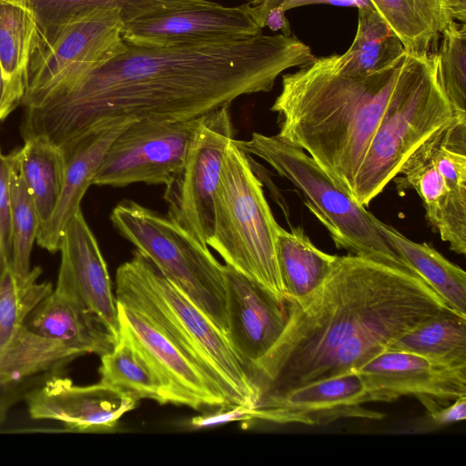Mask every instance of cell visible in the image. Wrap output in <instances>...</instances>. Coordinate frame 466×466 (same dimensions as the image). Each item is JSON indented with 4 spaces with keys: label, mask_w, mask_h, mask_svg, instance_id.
<instances>
[{
    "label": "cell",
    "mask_w": 466,
    "mask_h": 466,
    "mask_svg": "<svg viewBox=\"0 0 466 466\" xmlns=\"http://www.w3.org/2000/svg\"><path fill=\"white\" fill-rule=\"evenodd\" d=\"M310 48L283 34L126 48L67 88L25 107V138L61 148L116 121L197 118L244 95L268 92L285 70L309 64Z\"/></svg>",
    "instance_id": "1"
},
{
    "label": "cell",
    "mask_w": 466,
    "mask_h": 466,
    "mask_svg": "<svg viewBox=\"0 0 466 466\" xmlns=\"http://www.w3.org/2000/svg\"><path fill=\"white\" fill-rule=\"evenodd\" d=\"M287 303L286 328L252 377L262 395L356 370L449 307L415 273L353 254L337 256L302 302Z\"/></svg>",
    "instance_id": "2"
},
{
    "label": "cell",
    "mask_w": 466,
    "mask_h": 466,
    "mask_svg": "<svg viewBox=\"0 0 466 466\" xmlns=\"http://www.w3.org/2000/svg\"><path fill=\"white\" fill-rule=\"evenodd\" d=\"M404 56L369 76L344 73L336 54L284 75L271 106L279 119L277 136L305 151L351 196Z\"/></svg>",
    "instance_id": "3"
},
{
    "label": "cell",
    "mask_w": 466,
    "mask_h": 466,
    "mask_svg": "<svg viewBox=\"0 0 466 466\" xmlns=\"http://www.w3.org/2000/svg\"><path fill=\"white\" fill-rule=\"evenodd\" d=\"M117 302L157 322L205 370L230 406L255 408L262 393L220 330L136 249L116 274Z\"/></svg>",
    "instance_id": "4"
},
{
    "label": "cell",
    "mask_w": 466,
    "mask_h": 466,
    "mask_svg": "<svg viewBox=\"0 0 466 466\" xmlns=\"http://www.w3.org/2000/svg\"><path fill=\"white\" fill-rule=\"evenodd\" d=\"M457 115L437 76L436 54L405 53L401 67L355 178L351 197L367 207L406 159Z\"/></svg>",
    "instance_id": "5"
},
{
    "label": "cell",
    "mask_w": 466,
    "mask_h": 466,
    "mask_svg": "<svg viewBox=\"0 0 466 466\" xmlns=\"http://www.w3.org/2000/svg\"><path fill=\"white\" fill-rule=\"evenodd\" d=\"M277 223L248 154L234 139L228 146L214 197V226L208 246L232 267L285 301L277 260Z\"/></svg>",
    "instance_id": "6"
},
{
    "label": "cell",
    "mask_w": 466,
    "mask_h": 466,
    "mask_svg": "<svg viewBox=\"0 0 466 466\" xmlns=\"http://www.w3.org/2000/svg\"><path fill=\"white\" fill-rule=\"evenodd\" d=\"M234 143L247 154L266 161L299 189L339 248L410 270L380 231L378 218L337 186L301 148L277 135L259 133H253L249 140L234 139Z\"/></svg>",
    "instance_id": "7"
},
{
    "label": "cell",
    "mask_w": 466,
    "mask_h": 466,
    "mask_svg": "<svg viewBox=\"0 0 466 466\" xmlns=\"http://www.w3.org/2000/svg\"><path fill=\"white\" fill-rule=\"evenodd\" d=\"M110 219L122 237L227 333L224 266L208 247L201 245L167 216L132 200L118 203Z\"/></svg>",
    "instance_id": "8"
},
{
    "label": "cell",
    "mask_w": 466,
    "mask_h": 466,
    "mask_svg": "<svg viewBox=\"0 0 466 466\" xmlns=\"http://www.w3.org/2000/svg\"><path fill=\"white\" fill-rule=\"evenodd\" d=\"M125 25L120 10L98 8L44 35L28 66L21 104L31 106L67 88L123 52Z\"/></svg>",
    "instance_id": "9"
},
{
    "label": "cell",
    "mask_w": 466,
    "mask_h": 466,
    "mask_svg": "<svg viewBox=\"0 0 466 466\" xmlns=\"http://www.w3.org/2000/svg\"><path fill=\"white\" fill-rule=\"evenodd\" d=\"M233 136L229 106L202 116L182 166L165 185L167 217L204 247L212 236L215 192Z\"/></svg>",
    "instance_id": "10"
},
{
    "label": "cell",
    "mask_w": 466,
    "mask_h": 466,
    "mask_svg": "<svg viewBox=\"0 0 466 466\" xmlns=\"http://www.w3.org/2000/svg\"><path fill=\"white\" fill-rule=\"evenodd\" d=\"M201 117L129 124L107 148L92 185H167L182 166Z\"/></svg>",
    "instance_id": "11"
},
{
    "label": "cell",
    "mask_w": 466,
    "mask_h": 466,
    "mask_svg": "<svg viewBox=\"0 0 466 466\" xmlns=\"http://www.w3.org/2000/svg\"><path fill=\"white\" fill-rule=\"evenodd\" d=\"M377 402L356 370L318 380L284 391L261 396L251 410L252 420L277 424L326 425L341 419L381 420L385 414L364 408Z\"/></svg>",
    "instance_id": "12"
},
{
    "label": "cell",
    "mask_w": 466,
    "mask_h": 466,
    "mask_svg": "<svg viewBox=\"0 0 466 466\" xmlns=\"http://www.w3.org/2000/svg\"><path fill=\"white\" fill-rule=\"evenodd\" d=\"M223 266L227 296L226 336L252 379L286 328L288 303L232 267Z\"/></svg>",
    "instance_id": "13"
},
{
    "label": "cell",
    "mask_w": 466,
    "mask_h": 466,
    "mask_svg": "<svg viewBox=\"0 0 466 466\" xmlns=\"http://www.w3.org/2000/svg\"><path fill=\"white\" fill-rule=\"evenodd\" d=\"M118 319L127 324L154 361L167 389L168 403L198 411L231 407L201 366L153 319L117 302Z\"/></svg>",
    "instance_id": "14"
},
{
    "label": "cell",
    "mask_w": 466,
    "mask_h": 466,
    "mask_svg": "<svg viewBox=\"0 0 466 466\" xmlns=\"http://www.w3.org/2000/svg\"><path fill=\"white\" fill-rule=\"evenodd\" d=\"M25 400L32 419L56 420L75 432L110 431L138 401L100 381L79 386L59 373L28 392Z\"/></svg>",
    "instance_id": "15"
},
{
    "label": "cell",
    "mask_w": 466,
    "mask_h": 466,
    "mask_svg": "<svg viewBox=\"0 0 466 466\" xmlns=\"http://www.w3.org/2000/svg\"><path fill=\"white\" fill-rule=\"evenodd\" d=\"M261 32L250 15L248 3L225 6L208 1L133 20L125 25L123 38L130 45L172 46Z\"/></svg>",
    "instance_id": "16"
},
{
    "label": "cell",
    "mask_w": 466,
    "mask_h": 466,
    "mask_svg": "<svg viewBox=\"0 0 466 466\" xmlns=\"http://www.w3.org/2000/svg\"><path fill=\"white\" fill-rule=\"evenodd\" d=\"M58 250L61 260L54 290L95 313L118 338L117 300L106 263L81 208L64 228Z\"/></svg>",
    "instance_id": "17"
},
{
    "label": "cell",
    "mask_w": 466,
    "mask_h": 466,
    "mask_svg": "<svg viewBox=\"0 0 466 466\" xmlns=\"http://www.w3.org/2000/svg\"><path fill=\"white\" fill-rule=\"evenodd\" d=\"M357 370L374 391L377 402L414 396L448 404L466 395V367L440 364L414 353L385 350Z\"/></svg>",
    "instance_id": "18"
},
{
    "label": "cell",
    "mask_w": 466,
    "mask_h": 466,
    "mask_svg": "<svg viewBox=\"0 0 466 466\" xmlns=\"http://www.w3.org/2000/svg\"><path fill=\"white\" fill-rule=\"evenodd\" d=\"M400 195L413 189L422 200L426 218L457 254H466V191L455 188L438 171L421 144L392 179Z\"/></svg>",
    "instance_id": "19"
},
{
    "label": "cell",
    "mask_w": 466,
    "mask_h": 466,
    "mask_svg": "<svg viewBox=\"0 0 466 466\" xmlns=\"http://www.w3.org/2000/svg\"><path fill=\"white\" fill-rule=\"evenodd\" d=\"M131 123L116 121L101 125L62 148L66 157L63 187L52 217L38 230V246L52 253L59 249L64 228L80 209L81 200L92 185L107 148Z\"/></svg>",
    "instance_id": "20"
},
{
    "label": "cell",
    "mask_w": 466,
    "mask_h": 466,
    "mask_svg": "<svg viewBox=\"0 0 466 466\" xmlns=\"http://www.w3.org/2000/svg\"><path fill=\"white\" fill-rule=\"evenodd\" d=\"M25 325L80 356H102L118 339L98 316L55 290L35 308Z\"/></svg>",
    "instance_id": "21"
},
{
    "label": "cell",
    "mask_w": 466,
    "mask_h": 466,
    "mask_svg": "<svg viewBox=\"0 0 466 466\" xmlns=\"http://www.w3.org/2000/svg\"><path fill=\"white\" fill-rule=\"evenodd\" d=\"M42 40L34 13L17 0H0V69L9 114L22 103L27 70Z\"/></svg>",
    "instance_id": "22"
},
{
    "label": "cell",
    "mask_w": 466,
    "mask_h": 466,
    "mask_svg": "<svg viewBox=\"0 0 466 466\" xmlns=\"http://www.w3.org/2000/svg\"><path fill=\"white\" fill-rule=\"evenodd\" d=\"M100 357V382L137 400L150 399L160 404L168 403L167 389L161 373L122 320H119L116 345Z\"/></svg>",
    "instance_id": "23"
},
{
    "label": "cell",
    "mask_w": 466,
    "mask_h": 466,
    "mask_svg": "<svg viewBox=\"0 0 466 466\" xmlns=\"http://www.w3.org/2000/svg\"><path fill=\"white\" fill-rule=\"evenodd\" d=\"M377 225L410 270L418 275L453 310L466 316V273L427 243L410 240L395 228Z\"/></svg>",
    "instance_id": "24"
},
{
    "label": "cell",
    "mask_w": 466,
    "mask_h": 466,
    "mask_svg": "<svg viewBox=\"0 0 466 466\" xmlns=\"http://www.w3.org/2000/svg\"><path fill=\"white\" fill-rule=\"evenodd\" d=\"M10 157L33 199L41 228L52 217L62 191L64 151L46 137L33 136L25 138L24 146Z\"/></svg>",
    "instance_id": "25"
},
{
    "label": "cell",
    "mask_w": 466,
    "mask_h": 466,
    "mask_svg": "<svg viewBox=\"0 0 466 466\" xmlns=\"http://www.w3.org/2000/svg\"><path fill=\"white\" fill-rule=\"evenodd\" d=\"M277 260L286 300L300 303L325 280L337 255L319 249L301 228H278Z\"/></svg>",
    "instance_id": "26"
},
{
    "label": "cell",
    "mask_w": 466,
    "mask_h": 466,
    "mask_svg": "<svg viewBox=\"0 0 466 466\" xmlns=\"http://www.w3.org/2000/svg\"><path fill=\"white\" fill-rule=\"evenodd\" d=\"M403 44L406 53L430 54V49L454 21L450 0H370Z\"/></svg>",
    "instance_id": "27"
},
{
    "label": "cell",
    "mask_w": 466,
    "mask_h": 466,
    "mask_svg": "<svg viewBox=\"0 0 466 466\" xmlns=\"http://www.w3.org/2000/svg\"><path fill=\"white\" fill-rule=\"evenodd\" d=\"M387 350L414 353L440 364L466 367V316L444 308L404 333Z\"/></svg>",
    "instance_id": "28"
},
{
    "label": "cell",
    "mask_w": 466,
    "mask_h": 466,
    "mask_svg": "<svg viewBox=\"0 0 466 466\" xmlns=\"http://www.w3.org/2000/svg\"><path fill=\"white\" fill-rule=\"evenodd\" d=\"M355 38L343 55L340 69L351 76H369L399 62L405 55L402 42L375 8L358 9Z\"/></svg>",
    "instance_id": "29"
},
{
    "label": "cell",
    "mask_w": 466,
    "mask_h": 466,
    "mask_svg": "<svg viewBox=\"0 0 466 466\" xmlns=\"http://www.w3.org/2000/svg\"><path fill=\"white\" fill-rule=\"evenodd\" d=\"M78 357L76 352L33 332L24 324L0 352V373L13 381H24L57 374Z\"/></svg>",
    "instance_id": "30"
},
{
    "label": "cell",
    "mask_w": 466,
    "mask_h": 466,
    "mask_svg": "<svg viewBox=\"0 0 466 466\" xmlns=\"http://www.w3.org/2000/svg\"><path fill=\"white\" fill-rule=\"evenodd\" d=\"M35 15L42 36L83 13L98 8L120 10L125 24L133 20L208 0H17Z\"/></svg>",
    "instance_id": "31"
},
{
    "label": "cell",
    "mask_w": 466,
    "mask_h": 466,
    "mask_svg": "<svg viewBox=\"0 0 466 466\" xmlns=\"http://www.w3.org/2000/svg\"><path fill=\"white\" fill-rule=\"evenodd\" d=\"M39 267L26 277L16 275L11 264H5L0 273V352L15 331L25 324L35 308L53 290L49 282H38Z\"/></svg>",
    "instance_id": "32"
},
{
    "label": "cell",
    "mask_w": 466,
    "mask_h": 466,
    "mask_svg": "<svg viewBox=\"0 0 466 466\" xmlns=\"http://www.w3.org/2000/svg\"><path fill=\"white\" fill-rule=\"evenodd\" d=\"M10 226L11 267L16 275L26 277L32 269L31 252L40 221L33 199L13 163L10 176Z\"/></svg>",
    "instance_id": "33"
},
{
    "label": "cell",
    "mask_w": 466,
    "mask_h": 466,
    "mask_svg": "<svg viewBox=\"0 0 466 466\" xmlns=\"http://www.w3.org/2000/svg\"><path fill=\"white\" fill-rule=\"evenodd\" d=\"M436 54L440 86L457 115H466V25L452 21Z\"/></svg>",
    "instance_id": "34"
},
{
    "label": "cell",
    "mask_w": 466,
    "mask_h": 466,
    "mask_svg": "<svg viewBox=\"0 0 466 466\" xmlns=\"http://www.w3.org/2000/svg\"><path fill=\"white\" fill-rule=\"evenodd\" d=\"M12 161L0 149V240L5 258L11 263L12 242L10 226V176Z\"/></svg>",
    "instance_id": "35"
},
{
    "label": "cell",
    "mask_w": 466,
    "mask_h": 466,
    "mask_svg": "<svg viewBox=\"0 0 466 466\" xmlns=\"http://www.w3.org/2000/svg\"><path fill=\"white\" fill-rule=\"evenodd\" d=\"M418 400L425 407L429 422L434 427H443L462 421L466 419V395L445 404L430 397H421Z\"/></svg>",
    "instance_id": "36"
},
{
    "label": "cell",
    "mask_w": 466,
    "mask_h": 466,
    "mask_svg": "<svg viewBox=\"0 0 466 466\" xmlns=\"http://www.w3.org/2000/svg\"><path fill=\"white\" fill-rule=\"evenodd\" d=\"M49 376H39L24 381H13L0 373V424L6 418L9 409L16 400L42 384Z\"/></svg>",
    "instance_id": "37"
},
{
    "label": "cell",
    "mask_w": 466,
    "mask_h": 466,
    "mask_svg": "<svg viewBox=\"0 0 466 466\" xmlns=\"http://www.w3.org/2000/svg\"><path fill=\"white\" fill-rule=\"evenodd\" d=\"M252 409L241 405L221 408L211 414L193 418L190 424L196 428H205L234 421H251Z\"/></svg>",
    "instance_id": "38"
},
{
    "label": "cell",
    "mask_w": 466,
    "mask_h": 466,
    "mask_svg": "<svg viewBox=\"0 0 466 466\" xmlns=\"http://www.w3.org/2000/svg\"><path fill=\"white\" fill-rule=\"evenodd\" d=\"M261 1H268L272 4H280L285 11L295 7L309 5H331L336 6L356 7L357 9L374 8L370 0H248L250 5H257Z\"/></svg>",
    "instance_id": "39"
},
{
    "label": "cell",
    "mask_w": 466,
    "mask_h": 466,
    "mask_svg": "<svg viewBox=\"0 0 466 466\" xmlns=\"http://www.w3.org/2000/svg\"><path fill=\"white\" fill-rule=\"evenodd\" d=\"M450 9L454 21L466 22V0H450Z\"/></svg>",
    "instance_id": "40"
},
{
    "label": "cell",
    "mask_w": 466,
    "mask_h": 466,
    "mask_svg": "<svg viewBox=\"0 0 466 466\" xmlns=\"http://www.w3.org/2000/svg\"><path fill=\"white\" fill-rule=\"evenodd\" d=\"M9 115L5 105V86L0 69V122Z\"/></svg>",
    "instance_id": "41"
},
{
    "label": "cell",
    "mask_w": 466,
    "mask_h": 466,
    "mask_svg": "<svg viewBox=\"0 0 466 466\" xmlns=\"http://www.w3.org/2000/svg\"><path fill=\"white\" fill-rule=\"evenodd\" d=\"M9 262H7L5 258V255H4V250H3V247H2V243H1V240H0V273L3 269V267L5 264H8ZM11 264V263H10Z\"/></svg>",
    "instance_id": "42"
}]
</instances>
